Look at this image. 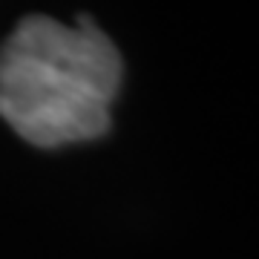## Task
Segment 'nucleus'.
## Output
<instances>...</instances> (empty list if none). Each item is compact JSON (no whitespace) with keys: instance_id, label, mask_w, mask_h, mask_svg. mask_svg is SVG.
Wrapping results in <instances>:
<instances>
[{"instance_id":"nucleus-1","label":"nucleus","mask_w":259,"mask_h":259,"mask_svg":"<svg viewBox=\"0 0 259 259\" xmlns=\"http://www.w3.org/2000/svg\"><path fill=\"white\" fill-rule=\"evenodd\" d=\"M124 64L90 18L20 20L0 49V115L35 147L93 141L110 130Z\"/></svg>"}]
</instances>
